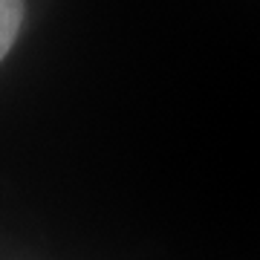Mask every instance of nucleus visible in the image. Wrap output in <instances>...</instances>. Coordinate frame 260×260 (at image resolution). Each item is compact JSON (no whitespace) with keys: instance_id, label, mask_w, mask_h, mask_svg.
Listing matches in <instances>:
<instances>
[{"instance_id":"f257e3e1","label":"nucleus","mask_w":260,"mask_h":260,"mask_svg":"<svg viewBox=\"0 0 260 260\" xmlns=\"http://www.w3.org/2000/svg\"><path fill=\"white\" fill-rule=\"evenodd\" d=\"M23 23V0H0V58L15 44Z\"/></svg>"}]
</instances>
